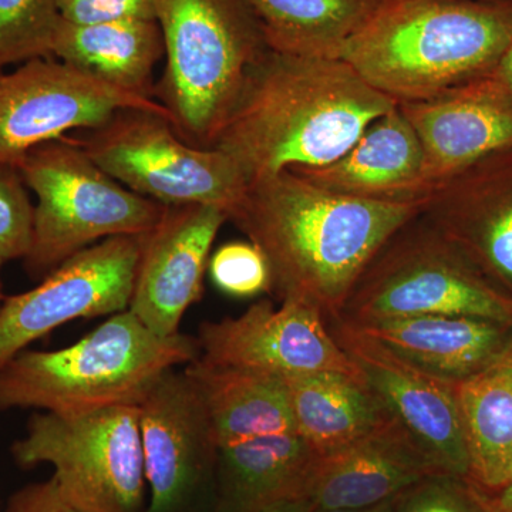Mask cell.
Masks as SVG:
<instances>
[{
    "label": "cell",
    "mask_w": 512,
    "mask_h": 512,
    "mask_svg": "<svg viewBox=\"0 0 512 512\" xmlns=\"http://www.w3.org/2000/svg\"><path fill=\"white\" fill-rule=\"evenodd\" d=\"M2 266L0 265V269H2ZM3 301H5V296H3L2 279H0V308H2Z\"/></svg>",
    "instance_id": "8d00e7d4"
},
{
    "label": "cell",
    "mask_w": 512,
    "mask_h": 512,
    "mask_svg": "<svg viewBox=\"0 0 512 512\" xmlns=\"http://www.w3.org/2000/svg\"><path fill=\"white\" fill-rule=\"evenodd\" d=\"M493 77L512 96V40L495 66Z\"/></svg>",
    "instance_id": "d6a6232c"
},
{
    "label": "cell",
    "mask_w": 512,
    "mask_h": 512,
    "mask_svg": "<svg viewBox=\"0 0 512 512\" xmlns=\"http://www.w3.org/2000/svg\"><path fill=\"white\" fill-rule=\"evenodd\" d=\"M59 20L57 0H0V70L52 57Z\"/></svg>",
    "instance_id": "4316f807"
},
{
    "label": "cell",
    "mask_w": 512,
    "mask_h": 512,
    "mask_svg": "<svg viewBox=\"0 0 512 512\" xmlns=\"http://www.w3.org/2000/svg\"><path fill=\"white\" fill-rule=\"evenodd\" d=\"M285 382L295 429L319 454L348 446L393 419L366 380L322 372Z\"/></svg>",
    "instance_id": "cb8c5ba5"
},
{
    "label": "cell",
    "mask_w": 512,
    "mask_h": 512,
    "mask_svg": "<svg viewBox=\"0 0 512 512\" xmlns=\"http://www.w3.org/2000/svg\"><path fill=\"white\" fill-rule=\"evenodd\" d=\"M393 500L386 501V503L373 505V507L366 508H346V510H316L315 512H393Z\"/></svg>",
    "instance_id": "d590c367"
},
{
    "label": "cell",
    "mask_w": 512,
    "mask_h": 512,
    "mask_svg": "<svg viewBox=\"0 0 512 512\" xmlns=\"http://www.w3.org/2000/svg\"><path fill=\"white\" fill-rule=\"evenodd\" d=\"M123 109L168 114L157 100L123 92L60 60H28L0 74V161L18 165L33 148L99 127Z\"/></svg>",
    "instance_id": "8fae6325"
},
{
    "label": "cell",
    "mask_w": 512,
    "mask_h": 512,
    "mask_svg": "<svg viewBox=\"0 0 512 512\" xmlns=\"http://www.w3.org/2000/svg\"><path fill=\"white\" fill-rule=\"evenodd\" d=\"M423 205L332 194L292 170L251 181L228 221L261 249L271 291L339 318L353 286L394 232Z\"/></svg>",
    "instance_id": "6da1fadb"
},
{
    "label": "cell",
    "mask_w": 512,
    "mask_h": 512,
    "mask_svg": "<svg viewBox=\"0 0 512 512\" xmlns=\"http://www.w3.org/2000/svg\"><path fill=\"white\" fill-rule=\"evenodd\" d=\"M386 0H248L266 45L278 52L339 59Z\"/></svg>",
    "instance_id": "484cf974"
},
{
    "label": "cell",
    "mask_w": 512,
    "mask_h": 512,
    "mask_svg": "<svg viewBox=\"0 0 512 512\" xmlns=\"http://www.w3.org/2000/svg\"><path fill=\"white\" fill-rule=\"evenodd\" d=\"M397 106L419 137L433 187L512 147V96L493 74L436 99Z\"/></svg>",
    "instance_id": "2e32d148"
},
{
    "label": "cell",
    "mask_w": 512,
    "mask_h": 512,
    "mask_svg": "<svg viewBox=\"0 0 512 512\" xmlns=\"http://www.w3.org/2000/svg\"><path fill=\"white\" fill-rule=\"evenodd\" d=\"M147 512H174L215 451L200 399L185 373L165 372L138 403Z\"/></svg>",
    "instance_id": "e0dca14e"
},
{
    "label": "cell",
    "mask_w": 512,
    "mask_h": 512,
    "mask_svg": "<svg viewBox=\"0 0 512 512\" xmlns=\"http://www.w3.org/2000/svg\"><path fill=\"white\" fill-rule=\"evenodd\" d=\"M144 235L111 237L83 249L0 308V367L64 323L127 311Z\"/></svg>",
    "instance_id": "30bf717a"
},
{
    "label": "cell",
    "mask_w": 512,
    "mask_h": 512,
    "mask_svg": "<svg viewBox=\"0 0 512 512\" xmlns=\"http://www.w3.org/2000/svg\"><path fill=\"white\" fill-rule=\"evenodd\" d=\"M227 221V210L218 205H165L144 235L128 309L156 335L181 333L185 312L200 301L212 244Z\"/></svg>",
    "instance_id": "5bb4252c"
},
{
    "label": "cell",
    "mask_w": 512,
    "mask_h": 512,
    "mask_svg": "<svg viewBox=\"0 0 512 512\" xmlns=\"http://www.w3.org/2000/svg\"><path fill=\"white\" fill-rule=\"evenodd\" d=\"M421 315L512 325V298L487 281L420 212L373 256L336 319L362 323Z\"/></svg>",
    "instance_id": "52a82bcc"
},
{
    "label": "cell",
    "mask_w": 512,
    "mask_h": 512,
    "mask_svg": "<svg viewBox=\"0 0 512 512\" xmlns=\"http://www.w3.org/2000/svg\"><path fill=\"white\" fill-rule=\"evenodd\" d=\"M59 16L73 25L123 19L156 20L153 0H57Z\"/></svg>",
    "instance_id": "4dcf8cb0"
},
{
    "label": "cell",
    "mask_w": 512,
    "mask_h": 512,
    "mask_svg": "<svg viewBox=\"0 0 512 512\" xmlns=\"http://www.w3.org/2000/svg\"><path fill=\"white\" fill-rule=\"evenodd\" d=\"M470 471L490 494L512 473V346L491 365L456 383Z\"/></svg>",
    "instance_id": "d4e9b609"
},
{
    "label": "cell",
    "mask_w": 512,
    "mask_h": 512,
    "mask_svg": "<svg viewBox=\"0 0 512 512\" xmlns=\"http://www.w3.org/2000/svg\"><path fill=\"white\" fill-rule=\"evenodd\" d=\"M421 215L512 298V147L434 185Z\"/></svg>",
    "instance_id": "9a60e30c"
},
{
    "label": "cell",
    "mask_w": 512,
    "mask_h": 512,
    "mask_svg": "<svg viewBox=\"0 0 512 512\" xmlns=\"http://www.w3.org/2000/svg\"><path fill=\"white\" fill-rule=\"evenodd\" d=\"M289 170L322 190L357 200L423 205L433 190L419 137L399 106L373 121L339 160Z\"/></svg>",
    "instance_id": "ac0fdd59"
},
{
    "label": "cell",
    "mask_w": 512,
    "mask_h": 512,
    "mask_svg": "<svg viewBox=\"0 0 512 512\" xmlns=\"http://www.w3.org/2000/svg\"><path fill=\"white\" fill-rule=\"evenodd\" d=\"M20 467L49 464L64 500L79 512H140L146 471L137 406L37 413L12 447Z\"/></svg>",
    "instance_id": "ba28073f"
},
{
    "label": "cell",
    "mask_w": 512,
    "mask_h": 512,
    "mask_svg": "<svg viewBox=\"0 0 512 512\" xmlns=\"http://www.w3.org/2000/svg\"><path fill=\"white\" fill-rule=\"evenodd\" d=\"M18 167L36 195L32 245L23 259L35 279L100 239L148 234L165 211L114 180L73 137L33 148Z\"/></svg>",
    "instance_id": "8992f818"
},
{
    "label": "cell",
    "mask_w": 512,
    "mask_h": 512,
    "mask_svg": "<svg viewBox=\"0 0 512 512\" xmlns=\"http://www.w3.org/2000/svg\"><path fill=\"white\" fill-rule=\"evenodd\" d=\"M494 512H512V473L507 483L494 493L488 494Z\"/></svg>",
    "instance_id": "836d02e7"
},
{
    "label": "cell",
    "mask_w": 512,
    "mask_h": 512,
    "mask_svg": "<svg viewBox=\"0 0 512 512\" xmlns=\"http://www.w3.org/2000/svg\"><path fill=\"white\" fill-rule=\"evenodd\" d=\"M197 343L201 359L215 366L282 379L329 372L366 380L322 313L295 299L279 308L264 299L237 318L202 323Z\"/></svg>",
    "instance_id": "7c38bea8"
},
{
    "label": "cell",
    "mask_w": 512,
    "mask_h": 512,
    "mask_svg": "<svg viewBox=\"0 0 512 512\" xmlns=\"http://www.w3.org/2000/svg\"><path fill=\"white\" fill-rule=\"evenodd\" d=\"M33 217L35 205L18 165L0 161V265L28 256Z\"/></svg>",
    "instance_id": "f1b7e54d"
},
{
    "label": "cell",
    "mask_w": 512,
    "mask_h": 512,
    "mask_svg": "<svg viewBox=\"0 0 512 512\" xmlns=\"http://www.w3.org/2000/svg\"><path fill=\"white\" fill-rule=\"evenodd\" d=\"M512 40V0H386L339 59L400 103L493 74Z\"/></svg>",
    "instance_id": "3957f363"
},
{
    "label": "cell",
    "mask_w": 512,
    "mask_h": 512,
    "mask_svg": "<svg viewBox=\"0 0 512 512\" xmlns=\"http://www.w3.org/2000/svg\"><path fill=\"white\" fill-rule=\"evenodd\" d=\"M328 326L384 409L431 463L444 473L468 478L470 460L456 384L421 372L340 320H328Z\"/></svg>",
    "instance_id": "4fadbf2b"
},
{
    "label": "cell",
    "mask_w": 512,
    "mask_h": 512,
    "mask_svg": "<svg viewBox=\"0 0 512 512\" xmlns=\"http://www.w3.org/2000/svg\"><path fill=\"white\" fill-rule=\"evenodd\" d=\"M254 512H315V508L308 500H293L268 505Z\"/></svg>",
    "instance_id": "e575fe53"
},
{
    "label": "cell",
    "mask_w": 512,
    "mask_h": 512,
    "mask_svg": "<svg viewBox=\"0 0 512 512\" xmlns=\"http://www.w3.org/2000/svg\"><path fill=\"white\" fill-rule=\"evenodd\" d=\"M217 451L239 512L308 500L320 454L298 431L251 437Z\"/></svg>",
    "instance_id": "603a6c76"
},
{
    "label": "cell",
    "mask_w": 512,
    "mask_h": 512,
    "mask_svg": "<svg viewBox=\"0 0 512 512\" xmlns=\"http://www.w3.org/2000/svg\"><path fill=\"white\" fill-rule=\"evenodd\" d=\"M73 140L114 180L163 205L211 204L228 212L248 185L234 158L191 146L163 111L123 109Z\"/></svg>",
    "instance_id": "9c48e42d"
},
{
    "label": "cell",
    "mask_w": 512,
    "mask_h": 512,
    "mask_svg": "<svg viewBox=\"0 0 512 512\" xmlns=\"http://www.w3.org/2000/svg\"><path fill=\"white\" fill-rule=\"evenodd\" d=\"M340 322L421 372L453 384L476 375L512 346L511 323L497 320L421 315Z\"/></svg>",
    "instance_id": "ffe728a7"
},
{
    "label": "cell",
    "mask_w": 512,
    "mask_h": 512,
    "mask_svg": "<svg viewBox=\"0 0 512 512\" xmlns=\"http://www.w3.org/2000/svg\"><path fill=\"white\" fill-rule=\"evenodd\" d=\"M393 512H494L490 497L470 478L433 474L394 498Z\"/></svg>",
    "instance_id": "83f0119b"
},
{
    "label": "cell",
    "mask_w": 512,
    "mask_h": 512,
    "mask_svg": "<svg viewBox=\"0 0 512 512\" xmlns=\"http://www.w3.org/2000/svg\"><path fill=\"white\" fill-rule=\"evenodd\" d=\"M197 340L163 338L130 309L114 313L69 348L25 352L0 367V412L83 413L138 406L168 370L197 359Z\"/></svg>",
    "instance_id": "277c9868"
},
{
    "label": "cell",
    "mask_w": 512,
    "mask_h": 512,
    "mask_svg": "<svg viewBox=\"0 0 512 512\" xmlns=\"http://www.w3.org/2000/svg\"><path fill=\"white\" fill-rule=\"evenodd\" d=\"M212 282L235 298L271 291V272L261 249L252 242H229L217 249L210 265Z\"/></svg>",
    "instance_id": "f546056e"
},
{
    "label": "cell",
    "mask_w": 512,
    "mask_h": 512,
    "mask_svg": "<svg viewBox=\"0 0 512 512\" xmlns=\"http://www.w3.org/2000/svg\"><path fill=\"white\" fill-rule=\"evenodd\" d=\"M165 67L156 100L178 136L212 147L266 45L248 0H153Z\"/></svg>",
    "instance_id": "5b68a950"
},
{
    "label": "cell",
    "mask_w": 512,
    "mask_h": 512,
    "mask_svg": "<svg viewBox=\"0 0 512 512\" xmlns=\"http://www.w3.org/2000/svg\"><path fill=\"white\" fill-rule=\"evenodd\" d=\"M50 55L123 92L156 100L154 69L165 47L157 20L73 25L60 18Z\"/></svg>",
    "instance_id": "44dd1931"
},
{
    "label": "cell",
    "mask_w": 512,
    "mask_h": 512,
    "mask_svg": "<svg viewBox=\"0 0 512 512\" xmlns=\"http://www.w3.org/2000/svg\"><path fill=\"white\" fill-rule=\"evenodd\" d=\"M397 107L340 59L266 49L248 73L212 147L234 158L248 183L298 167H323Z\"/></svg>",
    "instance_id": "7a4b0ae2"
},
{
    "label": "cell",
    "mask_w": 512,
    "mask_h": 512,
    "mask_svg": "<svg viewBox=\"0 0 512 512\" xmlns=\"http://www.w3.org/2000/svg\"><path fill=\"white\" fill-rule=\"evenodd\" d=\"M439 470L392 419L348 446L320 454L308 501L316 510L386 503Z\"/></svg>",
    "instance_id": "d6986e66"
},
{
    "label": "cell",
    "mask_w": 512,
    "mask_h": 512,
    "mask_svg": "<svg viewBox=\"0 0 512 512\" xmlns=\"http://www.w3.org/2000/svg\"><path fill=\"white\" fill-rule=\"evenodd\" d=\"M184 373L204 409L215 451L251 437L296 431L282 377L211 365L200 356Z\"/></svg>",
    "instance_id": "7402d4cb"
},
{
    "label": "cell",
    "mask_w": 512,
    "mask_h": 512,
    "mask_svg": "<svg viewBox=\"0 0 512 512\" xmlns=\"http://www.w3.org/2000/svg\"><path fill=\"white\" fill-rule=\"evenodd\" d=\"M5 512H79L60 494L53 478L22 488L10 498Z\"/></svg>",
    "instance_id": "1f68e13d"
}]
</instances>
